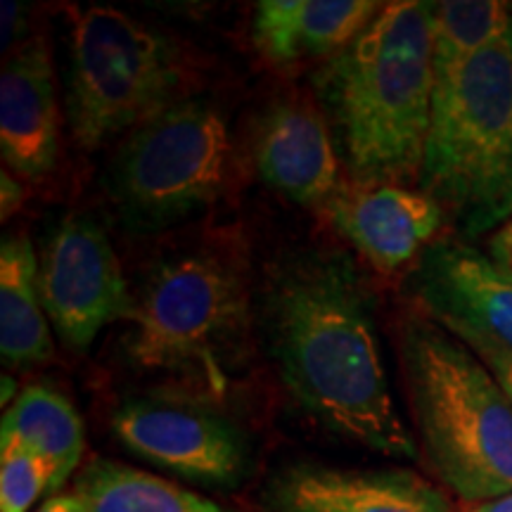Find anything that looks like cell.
I'll return each instance as SVG.
<instances>
[{
    "label": "cell",
    "instance_id": "obj_1",
    "mask_svg": "<svg viewBox=\"0 0 512 512\" xmlns=\"http://www.w3.org/2000/svg\"><path fill=\"white\" fill-rule=\"evenodd\" d=\"M264 316L280 380L313 418L382 456H418L389 392L370 297L347 254L306 252L280 264Z\"/></svg>",
    "mask_w": 512,
    "mask_h": 512
},
{
    "label": "cell",
    "instance_id": "obj_2",
    "mask_svg": "<svg viewBox=\"0 0 512 512\" xmlns=\"http://www.w3.org/2000/svg\"><path fill=\"white\" fill-rule=\"evenodd\" d=\"M318 93L354 183H418L434 100L432 3H384L320 69Z\"/></svg>",
    "mask_w": 512,
    "mask_h": 512
},
{
    "label": "cell",
    "instance_id": "obj_3",
    "mask_svg": "<svg viewBox=\"0 0 512 512\" xmlns=\"http://www.w3.org/2000/svg\"><path fill=\"white\" fill-rule=\"evenodd\" d=\"M399 361L439 482L467 505L512 494V403L482 358L415 311L399 325Z\"/></svg>",
    "mask_w": 512,
    "mask_h": 512
},
{
    "label": "cell",
    "instance_id": "obj_4",
    "mask_svg": "<svg viewBox=\"0 0 512 512\" xmlns=\"http://www.w3.org/2000/svg\"><path fill=\"white\" fill-rule=\"evenodd\" d=\"M418 190L465 238L496 233L512 219V29L434 76Z\"/></svg>",
    "mask_w": 512,
    "mask_h": 512
},
{
    "label": "cell",
    "instance_id": "obj_5",
    "mask_svg": "<svg viewBox=\"0 0 512 512\" xmlns=\"http://www.w3.org/2000/svg\"><path fill=\"white\" fill-rule=\"evenodd\" d=\"M124 339L136 368L185 377L211 394L228 389L249 339V283L238 256L214 247L157 261L138 292Z\"/></svg>",
    "mask_w": 512,
    "mask_h": 512
},
{
    "label": "cell",
    "instance_id": "obj_6",
    "mask_svg": "<svg viewBox=\"0 0 512 512\" xmlns=\"http://www.w3.org/2000/svg\"><path fill=\"white\" fill-rule=\"evenodd\" d=\"M183 98L185 69L169 38L117 8L83 12L67 79L69 128L83 150H100Z\"/></svg>",
    "mask_w": 512,
    "mask_h": 512
},
{
    "label": "cell",
    "instance_id": "obj_7",
    "mask_svg": "<svg viewBox=\"0 0 512 512\" xmlns=\"http://www.w3.org/2000/svg\"><path fill=\"white\" fill-rule=\"evenodd\" d=\"M228 155L221 112L207 100L183 98L128 133L107 166L105 185L124 226L155 233L219 197Z\"/></svg>",
    "mask_w": 512,
    "mask_h": 512
},
{
    "label": "cell",
    "instance_id": "obj_8",
    "mask_svg": "<svg viewBox=\"0 0 512 512\" xmlns=\"http://www.w3.org/2000/svg\"><path fill=\"white\" fill-rule=\"evenodd\" d=\"M38 290L55 335L74 354H86L105 325L138 316L110 235L91 214H69L50 230Z\"/></svg>",
    "mask_w": 512,
    "mask_h": 512
},
{
    "label": "cell",
    "instance_id": "obj_9",
    "mask_svg": "<svg viewBox=\"0 0 512 512\" xmlns=\"http://www.w3.org/2000/svg\"><path fill=\"white\" fill-rule=\"evenodd\" d=\"M112 432L138 458L192 482L233 486L247 467L238 427L204 408L126 401L112 415Z\"/></svg>",
    "mask_w": 512,
    "mask_h": 512
},
{
    "label": "cell",
    "instance_id": "obj_10",
    "mask_svg": "<svg viewBox=\"0 0 512 512\" xmlns=\"http://www.w3.org/2000/svg\"><path fill=\"white\" fill-rule=\"evenodd\" d=\"M420 313L453 335H475L512 351V280L489 256L460 242L430 247L413 273Z\"/></svg>",
    "mask_w": 512,
    "mask_h": 512
},
{
    "label": "cell",
    "instance_id": "obj_11",
    "mask_svg": "<svg viewBox=\"0 0 512 512\" xmlns=\"http://www.w3.org/2000/svg\"><path fill=\"white\" fill-rule=\"evenodd\" d=\"M266 512H456L439 486L413 470L290 465L273 475Z\"/></svg>",
    "mask_w": 512,
    "mask_h": 512
},
{
    "label": "cell",
    "instance_id": "obj_12",
    "mask_svg": "<svg viewBox=\"0 0 512 512\" xmlns=\"http://www.w3.org/2000/svg\"><path fill=\"white\" fill-rule=\"evenodd\" d=\"M323 211L382 275L425 256L446 221L430 195L403 185H339Z\"/></svg>",
    "mask_w": 512,
    "mask_h": 512
},
{
    "label": "cell",
    "instance_id": "obj_13",
    "mask_svg": "<svg viewBox=\"0 0 512 512\" xmlns=\"http://www.w3.org/2000/svg\"><path fill=\"white\" fill-rule=\"evenodd\" d=\"M0 155L27 181H41L60 157V105L46 38L12 48L0 74Z\"/></svg>",
    "mask_w": 512,
    "mask_h": 512
},
{
    "label": "cell",
    "instance_id": "obj_14",
    "mask_svg": "<svg viewBox=\"0 0 512 512\" xmlns=\"http://www.w3.org/2000/svg\"><path fill=\"white\" fill-rule=\"evenodd\" d=\"M259 176L302 207L323 209L339 188V159L328 121L304 100H280L254 138Z\"/></svg>",
    "mask_w": 512,
    "mask_h": 512
},
{
    "label": "cell",
    "instance_id": "obj_15",
    "mask_svg": "<svg viewBox=\"0 0 512 512\" xmlns=\"http://www.w3.org/2000/svg\"><path fill=\"white\" fill-rule=\"evenodd\" d=\"M375 0H261L252 38L268 62L297 64L335 57L373 22Z\"/></svg>",
    "mask_w": 512,
    "mask_h": 512
},
{
    "label": "cell",
    "instance_id": "obj_16",
    "mask_svg": "<svg viewBox=\"0 0 512 512\" xmlns=\"http://www.w3.org/2000/svg\"><path fill=\"white\" fill-rule=\"evenodd\" d=\"M0 448H19L53 467V491L81 467L86 437L67 396L48 384H29L3 415Z\"/></svg>",
    "mask_w": 512,
    "mask_h": 512
},
{
    "label": "cell",
    "instance_id": "obj_17",
    "mask_svg": "<svg viewBox=\"0 0 512 512\" xmlns=\"http://www.w3.org/2000/svg\"><path fill=\"white\" fill-rule=\"evenodd\" d=\"M0 356L8 366H38L55 356L38 256L27 235H8L0 247Z\"/></svg>",
    "mask_w": 512,
    "mask_h": 512
},
{
    "label": "cell",
    "instance_id": "obj_18",
    "mask_svg": "<svg viewBox=\"0 0 512 512\" xmlns=\"http://www.w3.org/2000/svg\"><path fill=\"white\" fill-rule=\"evenodd\" d=\"M83 512H228L207 496L138 467L93 458L74 479Z\"/></svg>",
    "mask_w": 512,
    "mask_h": 512
},
{
    "label": "cell",
    "instance_id": "obj_19",
    "mask_svg": "<svg viewBox=\"0 0 512 512\" xmlns=\"http://www.w3.org/2000/svg\"><path fill=\"white\" fill-rule=\"evenodd\" d=\"M512 29V10L501 0H444L432 3L434 76L472 60Z\"/></svg>",
    "mask_w": 512,
    "mask_h": 512
},
{
    "label": "cell",
    "instance_id": "obj_20",
    "mask_svg": "<svg viewBox=\"0 0 512 512\" xmlns=\"http://www.w3.org/2000/svg\"><path fill=\"white\" fill-rule=\"evenodd\" d=\"M53 491V467L19 448H0V512H29Z\"/></svg>",
    "mask_w": 512,
    "mask_h": 512
},
{
    "label": "cell",
    "instance_id": "obj_21",
    "mask_svg": "<svg viewBox=\"0 0 512 512\" xmlns=\"http://www.w3.org/2000/svg\"><path fill=\"white\" fill-rule=\"evenodd\" d=\"M456 337L463 339L467 347L482 358L484 366L494 373L498 384H501L503 392L508 394V399L512 403V351L498 347V344L489 342V339H482L475 335H456Z\"/></svg>",
    "mask_w": 512,
    "mask_h": 512
},
{
    "label": "cell",
    "instance_id": "obj_22",
    "mask_svg": "<svg viewBox=\"0 0 512 512\" xmlns=\"http://www.w3.org/2000/svg\"><path fill=\"white\" fill-rule=\"evenodd\" d=\"M489 252L498 271L512 280V219L505 221L489 240Z\"/></svg>",
    "mask_w": 512,
    "mask_h": 512
},
{
    "label": "cell",
    "instance_id": "obj_23",
    "mask_svg": "<svg viewBox=\"0 0 512 512\" xmlns=\"http://www.w3.org/2000/svg\"><path fill=\"white\" fill-rule=\"evenodd\" d=\"M0 188H3V195H0V216H3V221H8L10 216L22 207L24 188L8 174V171L0 174Z\"/></svg>",
    "mask_w": 512,
    "mask_h": 512
},
{
    "label": "cell",
    "instance_id": "obj_24",
    "mask_svg": "<svg viewBox=\"0 0 512 512\" xmlns=\"http://www.w3.org/2000/svg\"><path fill=\"white\" fill-rule=\"evenodd\" d=\"M22 5L19 3H3V48L8 50L10 46H15L19 31V15H22Z\"/></svg>",
    "mask_w": 512,
    "mask_h": 512
},
{
    "label": "cell",
    "instance_id": "obj_25",
    "mask_svg": "<svg viewBox=\"0 0 512 512\" xmlns=\"http://www.w3.org/2000/svg\"><path fill=\"white\" fill-rule=\"evenodd\" d=\"M34 512H83V505L74 491L69 494H55L43 501Z\"/></svg>",
    "mask_w": 512,
    "mask_h": 512
},
{
    "label": "cell",
    "instance_id": "obj_26",
    "mask_svg": "<svg viewBox=\"0 0 512 512\" xmlns=\"http://www.w3.org/2000/svg\"><path fill=\"white\" fill-rule=\"evenodd\" d=\"M465 512H512V494H505L494 501H486L479 505H470Z\"/></svg>",
    "mask_w": 512,
    "mask_h": 512
},
{
    "label": "cell",
    "instance_id": "obj_27",
    "mask_svg": "<svg viewBox=\"0 0 512 512\" xmlns=\"http://www.w3.org/2000/svg\"><path fill=\"white\" fill-rule=\"evenodd\" d=\"M15 392H17V382L15 377L10 375H3V392H0V403H3L5 408L12 406V399H15Z\"/></svg>",
    "mask_w": 512,
    "mask_h": 512
},
{
    "label": "cell",
    "instance_id": "obj_28",
    "mask_svg": "<svg viewBox=\"0 0 512 512\" xmlns=\"http://www.w3.org/2000/svg\"><path fill=\"white\" fill-rule=\"evenodd\" d=\"M508 280H510V278H508Z\"/></svg>",
    "mask_w": 512,
    "mask_h": 512
}]
</instances>
